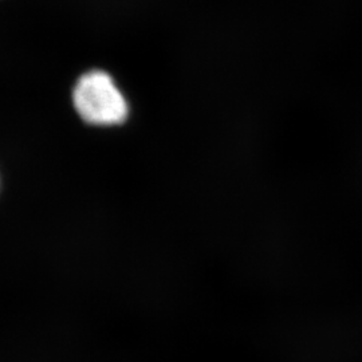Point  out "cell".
Wrapping results in <instances>:
<instances>
[{
    "label": "cell",
    "instance_id": "6da1fadb",
    "mask_svg": "<svg viewBox=\"0 0 362 362\" xmlns=\"http://www.w3.org/2000/svg\"><path fill=\"white\" fill-rule=\"evenodd\" d=\"M71 103L78 117L90 127H121L130 116L125 93L115 77L103 69H93L78 78Z\"/></svg>",
    "mask_w": 362,
    "mask_h": 362
}]
</instances>
